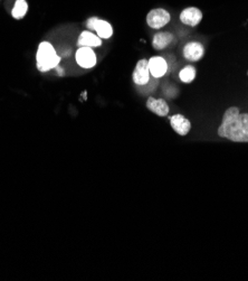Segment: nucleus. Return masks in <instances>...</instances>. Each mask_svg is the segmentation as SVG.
I'll return each mask as SVG.
<instances>
[{"mask_svg": "<svg viewBox=\"0 0 248 281\" xmlns=\"http://www.w3.org/2000/svg\"><path fill=\"white\" fill-rule=\"evenodd\" d=\"M218 136L234 142H248V113H240L237 106H231L222 116Z\"/></svg>", "mask_w": 248, "mask_h": 281, "instance_id": "obj_1", "label": "nucleus"}, {"mask_svg": "<svg viewBox=\"0 0 248 281\" xmlns=\"http://www.w3.org/2000/svg\"><path fill=\"white\" fill-rule=\"evenodd\" d=\"M60 56L50 41H41L36 53V67L40 72L55 70L60 63Z\"/></svg>", "mask_w": 248, "mask_h": 281, "instance_id": "obj_2", "label": "nucleus"}, {"mask_svg": "<svg viewBox=\"0 0 248 281\" xmlns=\"http://www.w3.org/2000/svg\"><path fill=\"white\" fill-rule=\"evenodd\" d=\"M86 27L88 31H93L102 39H108L112 37L113 28L108 21L101 19L99 17H91L86 20Z\"/></svg>", "mask_w": 248, "mask_h": 281, "instance_id": "obj_3", "label": "nucleus"}, {"mask_svg": "<svg viewBox=\"0 0 248 281\" xmlns=\"http://www.w3.org/2000/svg\"><path fill=\"white\" fill-rule=\"evenodd\" d=\"M171 20V15L165 8H154L147 15V24L150 28L160 29L168 25Z\"/></svg>", "mask_w": 248, "mask_h": 281, "instance_id": "obj_4", "label": "nucleus"}, {"mask_svg": "<svg viewBox=\"0 0 248 281\" xmlns=\"http://www.w3.org/2000/svg\"><path fill=\"white\" fill-rule=\"evenodd\" d=\"M75 58L77 64L83 69H92L98 63V57L92 47H78Z\"/></svg>", "mask_w": 248, "mask_h": 281, "instance_id": "obj_5", "label": "nucleus"}, {"mask_svg": "<svg viewBox=\"0 0 248 281\" xmlns=\"http://www.w3.org/2000/svg\"><path fill=\"white\" fill-rule=\"evenodd\" d=\"M150 71L148 65V59H140L136 65V69L132 73V80L139 87L147 85L150 82Z\"/></svg>", "mask_w": 248, "mask_h": 281, "instance_id": "obj_6", "label": "nucleus"}, {"mask_svg": "<svg viewBox=\"0 0 248 281\" xmlns=\"http://www.w3.org/2000/svg\"><path fill=\"white\" fill-rule=\"evenodd\" d=\"M202 11L197 7H188L185 8L180 14V21L186 26L196 27L202 20Z\"/></svg>", "mask_w": 248, "mask_h": 281, "instance_id": "obj_7", "label": "nucleus"}, {"mask_svg": "<svg viewBox=\"0 0 248 281\" xmlns=\"http://www.w3.org/2000/svg\"><path fill=\"white\" fill-rule=\"evenodd\" d=\"M205 46L199 41H189L184 47V57L189 62H198L205 56Z\"/></svg>", "mask_w": 248, "mask_h": 281, "instance_id": "obj_8", "label": "nucleus"}, {"mask_svg": "<svg viewBox=\"0 0 248 281\" xmlns=\"http://www.w3.org/2000/svg\"><path fill=\"white\" fill-rule=\"evenodd\" d=\"M149 71L150 74L154 79H160V77L165 76L168 72V63L161 56H153L148 59Z\"/></svg>", "mask_w": 248, "mask_h": 281, "instance_id": "obj_9", "label": "nucleus"}, {"mask_svg": "<svg viewBox=\"0 0 248 281\" xmlns=\"http://www.w3.org/2000/svg\"><path fill=\"white\" fill-rule=\"evenodd\" d=\"M170 124L172 129L179 136H187L190 133L191 123L188 118L183 115H173L170 117Z\"/></svg>", "mask_w": 248, "mask_h": 281, "instance_id": "obj_10", "label": "nucleus"}, {"mask_svg": "<svg viewBox=\"0 0 248 281\" xmlns=\"http://www.w3.org/2000/svg\"><path fill=\"white\" fill-rule=\"evenodd\" d=\"M147 107L149 111L153 112L154 115L159 117H167L169 115V111H170V107H169V104L166 102V100L152 97L148 99Z\"/></svg>", "mask_w": 248, "mask_h": 281, "instance_id": "obj_11", "label": "nucleus"}, {"mask_svg": "<svg viewBox=\"0 0 248 281\" xmlns=\"http://www.w3.org/2000/svg\"><path fill=\"white\" fill-rule=\"evenodd\" d=\"M102 45V38L98 35L92 33L91 31H84L81 33L77 38V46L78 47H100Z\"/></svg>", "mask_w": 248, "mask_h": 281, "instance_id": "obj_12", "label": "nucleus"}, {"mask_svg": "<svg viewBox=\"0 0 248 281\" xmlns=\"http://www.w3.org/2000/svg\"><path fill=\"white\" fill-rule=\"evenodd\" d=\"M174 39L173 34L169 32H159L153 36L152 39V46L155 51L165 50L166 47L170 45Z\"/></svg>", "mask_w": 248, "mask_h": 281, "instance_id": "obj_13", "label": "nucleus"}, {"mask_svg": "<svg viewBox=\"0 0 248 281\" xmlns=\"http://www.w3.org/2000/svg\"><path fill=\"white\" fill-rule=\"evenodd\" d=\"M197 76V70L193 65H187L183 70L179 72V79L181 82L189 84Z\"/></svg>", "mask_w": 248, "mask_h": 281, "instance_id": "obj_14", "label": "nucleus"}, {"mask_svg": "<svg viewBox=\"0 0 248 281\" xmlns=\"http://www.w3.org/2000/svg\"><path fill=\"white\" fill-rule=\"evenodd\" d=\"M28 11V4L26 0H16L14 8L11 10V15L15 19H21L26 16Z\"/></svg>", "mask_w": 248, "mask_h": 281, "instance_id": "obj_15", "label": "nucleus"}, {"mask_svg": "<svg viewBox=\"0 0 248 281\" xmlns=\"http://www.w3.org/2000/svg\"><path fill=\"white\" fill-rule=\"evenodd\" d=\"M55 70H57V71H58V74H59V75H60V74L63 75V73H64V70H63V69L60 70V69H59V65H58V67H57Z\"/></svg>", "mask_w": 248, "mask_h": 281, "instance_id": "obj_16", "label": "nucleus"}]
</instances>
